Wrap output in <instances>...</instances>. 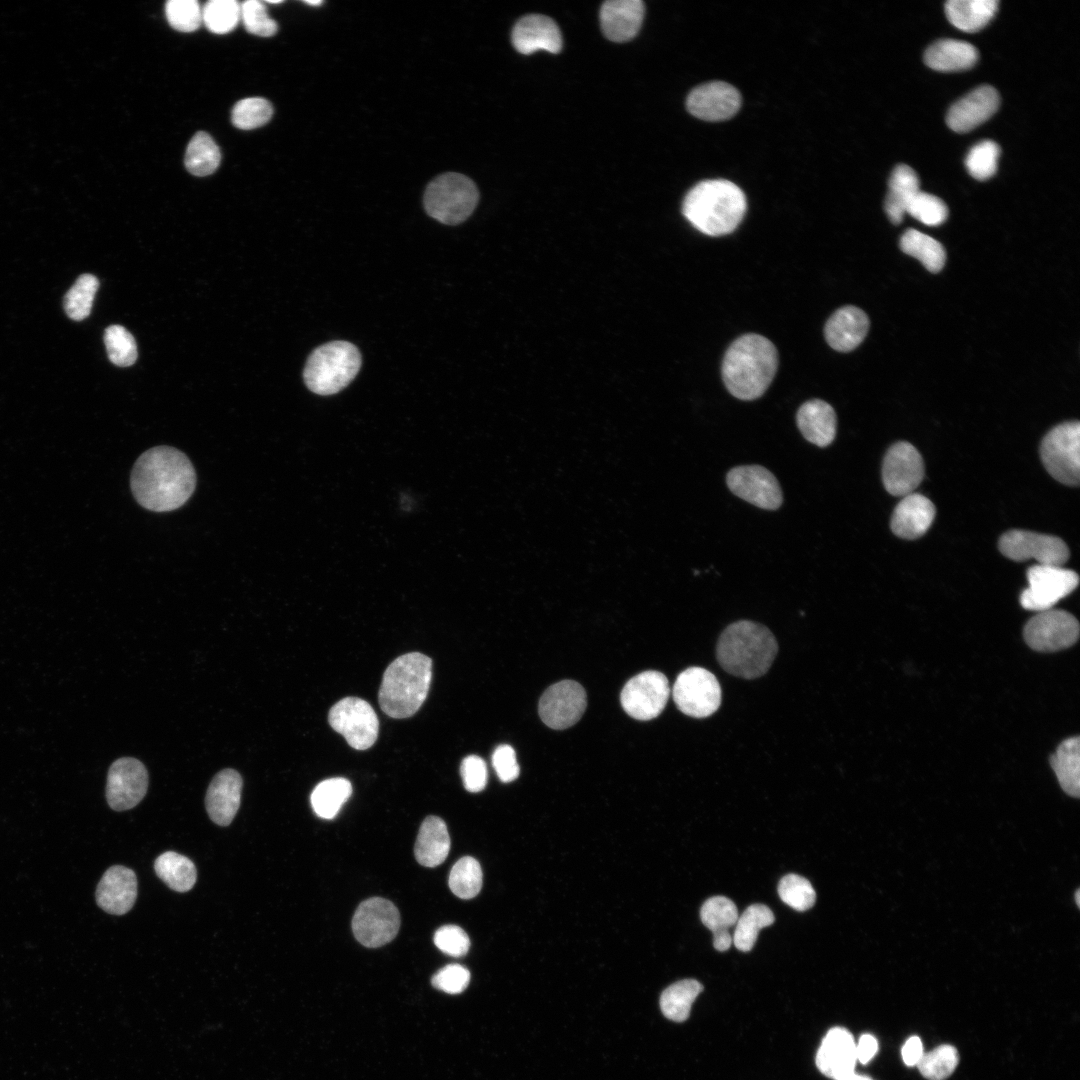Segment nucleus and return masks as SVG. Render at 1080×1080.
Here are the masks:
<instances>
[{
  "mask_svg": "<svg viewBox=\"0 0 1080 1080\" xmlns=\"http://www.w3.org/2000/svg\"><path fill=\"white\" fill-rule=\"evenodd\" d=\"M130 484L142 507L167 512L181 507L190 498L196 486V473L180 450L157 446L136 460Z\"/></svg>",
  "mask_w": 1080,
  "mask_h": 1080,
  "instance_id": "f257e3e1",
  "label": "nucleus"
},
{
  "mask_svg": "<svg viewBox=\"0 0 1080 1080\" xmlns=\"http://www.w3.org/2000/svg\"><path fill=\"white\" fill-rule=\"evenodd\" d=\"M778 352L766 337L749 333L734 340L725 352L721 374L725 387L740 400H755L777 372Z\"/></svg>",
  "mask_w": 1080,
  "mask_h": 1080,
  "instance_id": "f03ea898",
  "label": "nucleus"
},
{
  "mask_svg": "<svg viewBox=\"0 0 1080 1080\" xmlns=\"http://www.w3.org/2000/svg\"><path fill=\"white\" fill-rule=\"evenodd\" d=\"M746 209L743 191L725 179L696 184L682 203V213L692 226L714 237L732 233L743 220Z\"/></svg>",
  "mask_w": 1080,
  "mask_h": 1080,
  "instance_id": "7ed1b4c3",
  "label": "nucleus"
},
{
  "mask_svg": "<svg viewBox=\"0 0 1080 1080\" xmlns=\"http://www.w3.org/2000/svg\"><path fill=\"white\" fill-rule=\"evenodd\" d=\"M778 651L777 641L764 625L740 620L727 626L721 633L716 655L721 667L728 673L754 679L764 675L773 663Z\"/></svg>",
  "mask_w": 1080,
  "mask_h": 1080,
  "instance_id": "20e7f679",
  "label": "nucleus"
},
{
  "mask_svg": "<svg viewBox=\"0 0 1080 1080\" xmlns=\"http://www.w3.org/2000/svg\"><path fill=\"white\" fill-rule=\"evenodd\" d=\"M432 660L418 652L396 658L385 670L379 689L381 710L396 719L414 715L429 692Z\"/></svg>",
  "mask_w": 1080,
  "mask_h": 1080,
  "instance_id": "39448f33",
  "label": "nucleus"
},
{
  "mask_svg": "<svg viewBox=\"0 0 1080 1080\" xmlns=\"http://www.w3.org/2000/svg\"><path fill=\"white\" fill-rule=\"evenodd\" d=\"M361 355L346 341H333L316 348L309 356L303 377L306 386L319 395H332L345 388L357 375Z\"/></svg>",
  "mask_w": 1080,
  "mask_h": 1080,
  "instance_id": "423d86ee",
  "label": "nucleus"
},
{
  "mask_svg": "<svg viewBox=\"0 0 1080 1080\" xmlns=\"http://www.w3.org/2000/svg\"><path fill=\"white\" fill-rule=\"evenodd\" d=\"M479 200L476 185L465 175L446 173L435 178L426 188L424 206L437 221L456 225L465 221Z\"/></svg>",
  "mask_w": 1080,
  "mask_h": 1080,
  "instance_id": "0eeeda50",
  "label": "nucleus"
},
{
  "mask_svg": "<svg viewBox=\"0 0 1080 1080\" xmlns=\"http://www.w3.org/2000/svg\"><path fill=\"white\" fill-rule=\"evenodd\" d=\"M1080 424L1061 423L1042 439L1040 456L1047 472L1062 484L1078 485L1080 480Z\"/></svg>",
  "mask_w": 1080,
  "mask_h": 1080,
  "instance_id": "6e6552de",
  "label": "nucleus"
},
{
  "mask_svg": "<svg viewBox=\"0 0 1080 1080\" xmlns=\"http://www.w3.org/2000/svg\"><path fill=\"white\" fill-rule=\"evenodd\" d=\"M672 696L682 713L705 718L720 707L721 687L712 672L702 667H689L677 676Z\"/></svg>",
  "mask_w": 1080,
  "mask_h": 1080,
  "instance_id": "1a4fd4ad",
  "label": "nucleus"
},
{
  "mask_svg": "<svg viewBox=\"0 0 1080 1080\" xmlns=\"http://www.w3.org/2000/svg\"><path fill=\"white\" fill-rule=\"evenodd\" d=\"M1028 587L1020 595L1024 609L1045 611L1069 595L1078 585L1076 572L1062 566L1035 564L1027 570Z\"/></svg>",
  "mask_w": 1080,
  "mask_h": 1080,
  "instance_id": "9d476101",
  "label": "nucleus"
},
{
  "mask_svg": "<svg viewBox=\"0 0 1080 1080\" xmlns=\"http://www.w3.org/2000/svg\"><path fill=\"white\" fill-rule=\"evenodd\" d=\"M328 721L354 749H368L377 739V715L372 706L361 698L346 697L338 701L331 707Z\"/></svg>",
  "mask_w": 1080,
  "mask_h": 1080,
  "instance_id": "9b49d317",
  "label": "nucleus"
},
{
  "mask_svg": "<svg viewBox=\"0 0 1080 1080\" xmlns=\"http://www.w3.org/2000/svg\"><path fill=\"white\" fill-rule=\"evenodd\" d=\"M400 928V914L389 900L373 897L363 901L355 911L352 930L365 947L377 948L392 941Z\"/></svg>",
  "mask_w": 1080,
  "mask_h": 1080,
  "instance_id": "f8f14e48",
  "label": "nucleus"
},
{
  "mask_svg": "<svg viewBox=\"0 0 1080 1080\" xmlns=\"http://www.w3.org/2000/svg\"><path fill=\"white\" fill-rule=\"evenodd\" d=\"M1024 640L1038 652L1066 649L1078 640L1079 623L1069 612L1049 609L1038 612L1024 626Z\"/></svg>",
  "mask_w": 1080,
  "mask_h": 1080,
  "instance_id": "ddd939ff",
  "label": "nucleus"
},
{
  "mask_svg": "<svg viewBox=\"0 0 1080 1080\" xmlns=\"http://www.w3.org/2000/svg\"><path fill=\"white\" fill-rule=\"evenodd\" d=\"M670 695L667 677L648 670L632 677L624 685L620 701L624 711L637 720L656 718L665 708Z\"/></svg>",
  "mask_w": 1080,
  "mask_h": 1080,
  "instance_id": "4468645a",
  "label": "nucleus"
},
{
  "mask_svg": "<svg viewBox=\"0 0 1080 1080\" xmlns=\"http://www.w3.org/2000/svg\"><path fill=\"white\" fill-rule=\"evenodd\" d=\"M998 547L1011 560L1034 559L1039 565L1062 566L1069 558V549L1061 538L1026 530L1004 533Z\"/></svg>",
  "mask_w": 1080,
  "mask_h": 1080,
  "instance_id": "2eb2a0df",
  "label": "nucleus"
},
{
  "mask_svg": "<svg viewBox=\"0 0 1080 1080\" xmlns=\"http://www.w3.org/2000/svg\"><path fill=\"white\" fill-rule=\"evenodd\" d=\"M587 704L586 692L574 680H563L547 688L539 700L541 720L550 728L571 727L582 717Z\"/></svg>",
  "mask_w": 1080,
  "mask_h": 1080,
  "instance_id": "dca6fc26",
  "label": "nucleus"
},
{
  "mask_svg": "<svg viewBox=\"0 0 1080 1080\" xmlns=\"http://www.w3.org/2000/svg\"><path fill=\"white\" fill-rule=\"evenodd\" d=\"M726 483L733 494L759 508L776 510L782 504L780 484L763 466L734 467L727 473Z\"/></svg>",
  "mask_w": 1080,
  "mask_h": 1080,
  "instance_id": "f3484780",
  "label": "nucleus"
},
{
  "mask_svg": "<svg viewBox=\"0 0 1080 1080\" xmlns=\"http://www.w3.org/2000/svg\"><path fill=\"white\" fill-rule=\"evenodd\" d=\"M148 772L141 761L123 757L114 761L108 771L106 799L115 811L135 807L146 795Z\"/></svg>",
  "mask_w": 1080,
  "mask_h": 1080,
  "instance_id": "a211bd4d",
  "label": "nucleus"
},
{
  "mask_svg": "<svg viewBox=\"0 0 1080 1080\" xmlns=\"http://www.w3.org/2000/svg\"><path fill=\"white\" fill-rule=\"evenodd\" d=\"M924 462L918 450L908 442H897L886 452L882 465V480L888 493L906 496L921 483Z\"/></svg>",
  "mask_w": 1080,
  "mask_h": 1080,
  "instance_id": "6ab92c4d",
  "label": "nucleus"
},
{
  "mask_svg": "<svg viewBox=\"0 0 1080 1080\" xmlns=\"http://www.w3.org/2000/svg\"><path fill=\"white\" fill-rule=\"evenodd\" d=\"M686 106L695 117L705 121H723L733 117L741 106L739 91L726 82L713 81L695 87Z\"/></svg>",
  "mask_w": 1080,
  "mask_h": 1080,
  "instance_id": "aec40b11",
  "label": "nucleus"
},
{
  "mask_svg": "<svg viewBox=\"0 0 1080 1080\" xmlns=\"http://www.w3.org/2000/svg\"><path fill=\"white\" fill-rule=\"evenodd\" d=\"M815 1062L823 1075L834 1080L855 1072L856 1042L850 1031L844 1027L831 1028L822 1039Z\"/></svg>",
  "mask_w": 1080,
  "mask_h": 1080,
  "instance_id": "412c9836",
  "label": "nucleus"
},
{
  "mask_svg": "<svg viewBox=\"0 0 1080 1080\" xmlns=\"http://www.w3.org/2000/svg\"><path fill=\"white\" fill-rule=\"evenodd\" d=\"M999 103V94L994 87H977L950 107L946 123L955 132H968L988 120L997 111Z\"/></svg>",
  "mask_w": 1080,
  "mask_h": 1080,
  "instance_id": "4be33fe9",
  "label": "nucleus"
},
{
  "mask_svg": "<svg viewBox=\"0 0 1080 1080\" xmlns=\"http://www.w3.org/2000/svg\"><path fill=\"white\" fill-rule=\"evenodd\" d=\"M137 897V879L133 870L115 865L101 877L95 893L98 906L113 915L131 910Z\"/></svg>",
  "mask_w": 1080,
  "mask_h": 1080,
  "instance_id": "5701e85b",
  "label": "nucleus"
},
{
  "mask_svg": "<svg viewBox=\"0 0 1080 1080\" xmlns=\"http://www.w3.org/2000/svg\"><path fill=\"white\" fill-rule=\"evenodd\" d=\"M243 780L234 769H224L212 779L206 793L205 806L210 819L220 826H228L234 819L241 802Z\"/></svg>",
  "mask_w": 1080,
  "mask_h": 1080,
  "instance_id": "b1692460",
  "label": "nucleus"
},
{
  "mask_svg": "<svg viewBox=\"0 0 1080 1080\" xmlns=\"http://www.w3.org/2000/svg\"><path fill=\"white\" fill-rule=\"evenodd\" d=\"M512 43L522 54H531L538 50L558 53L562 48V37L557 24L551 18L531 14L515 24Z\"/></svg>",
  "mask_w": 1080,
  "mask_h": 1080,
  "instance_id": "393cba45",
  "label": "nucleus"
},
{
  "mask_svg": "<svg viewBox=\"0 0 1080 1080\" xmlns=\"http://www.w3.org/2000/svg\"><path fill=\"white\" fill-rule=\"evenodd\" d=\"M869 330V318L858 307L848 305L837 309L827 320L824 335L831 348L849 352L858 347Z\"/></svg>",
  "mask_w": 1080,
  "mask_h": 1080,
  "instance_id": "a878e982",
  "label": "nucleus"
},
{
  "mask_svg": "<svg viewBox=\"0 0 1080 1080\" xmlns=\"http://www.w3.org/2000/svg\"><path fill=\"white\" fill-rule=\"evenodd\" d=\"M645 13L641 0H609L602 4L600 21L605 36L614 42L631 40L639 31Z\"/></svg>",
  "mask_w": 1080,
  "mask_h": 1080,
  "instance_id": "bb28decb",
  "label": "nucleus"
},
{
  "mask_svg": "<svg viewBox=\"0 0 1080 1080\" xmlns=\"http://www.w3.org/2000/svg\"><path fill=\"white\" fill-rule=\"evenodd\" d=\"M935 513V506L930 499L918 493H910L895 507L891 517V530L903 539L919 538L931 526Z\"/></svg>",
  "mask_w": 1080,
  "mask_h": 1080,
  "instance_id": "cd10ccee",
  "label": "nucleus"
},
{
  "mask_svg": "<svg viewBox=\"0 0 1080 1080\" xmlns=\"http://www.w3.org/2000/svg\"><path fill=\"white\" fill-rule=\"evenodd\" d=\"M796 422L803 437L818 447L830 445L836 436V413L824 400L804 402L797 411Z\"/></svg>",
  "mask_w": 1080,
  "mask_h": 1080,
  "instance_id": "c85d7f7f",
  "label": "nucleus"
},
{
  "mask_svg": "<svg viewBox=\"0 0 1080 1080\" xmlns=\"http://www.w3.org/2000/svg\"><path fill=\"white\" fill-rule=\"evenodd\" d=\"M449 850L450 837L445 822L437 816L425 818L414 847L418 863L425 867H436L445 861Z\"/></svg>",
  "mask_w": 1080,
  "mask_h": 1080,
  "instance_id": "c756f323",
  "label": "nucleus"
},
{
  "mask_svg": "<svg viewBox=\"0 0 1080 1080\" xmlns=\"http://www.w3.org/2000/svg\"><path fill=\"white\" fill-rule=\"evenodd\" d=\"M977 49L970 43L956 39H942L927 48L925 64L942 72L966 70L975 65Z\"/></svg>",
  "mask_w": 1080,
  "mask_h": 1080,
  "instance_id": "7c9ffc66",
  "label": "nucleus"
},
{
  "mask_svg": "<svg viewBox=\"0 0 1080 1080\" xmlns=\"http://www.w3.org/2000/svg\"><path fill=\"white\" fill-rule=\"evenodd\" d=\"M919 191V179L915 171L908 165H897L889 178L884 204L892 223L899 224L903 220L909 202Z\"/></svg>",
  "mask_w": 1080,
  "mask_h": 1080,
  "instance_id": "2f4dec72",
  "label": "nucleus"
},
{
  "mask_svg": "<svg viewBox=\"0 0 1080 1080\" xmlns=\"http://www.w3.org/2000/svg\"><path fill=\"white\" fill-rule=\"evenodd\" d=\"M998 5L997 0H949L945 4V13L956 28L976 32L990 22Z\"/></svg>",
  "mask_w": 1080,
  "mask_h": 1080,
  "instance_id": "473e14b6",
  "label": "nucleus"
},
{
  "mask_svg": "<svg viewBox=\"0 0 1080 1080\" xmlns=\"http://www.w3.org/2000/svg\"><path fill=\"white\" fill-rule=\"evenodd\" d=\"M1050 764L1062 790L1069 796L1080 793V739L1070 737L1060 743L1050 757Z\"/></svg>",
  "mask_w": 1080,
  "mask_h": 1080,
  "instance_id": "72a5a7b5",
  "label": "nucleus"
},
{
  "mask_svg": "<svg viewBox=\"0 0 1080 1080\" xmlns=\"http://www.w3.org/2000/svg\"><path fill=\"white\" fill-rule=\"evenodd\" d=\"M157 876L172 890L187 892L195 884L197 870L194 863L184 855L167 851L154 863Z\"/></svg>",
  "mask_w": 1080,
  "mask_h": 1080,
  "instance_id": "f704fd0d",
  "label": "nucleus"
},
{
  "mask_svg": "<svg viewBox=\"0 0 1080 1080\" xmlns=\"http://www.w3.org/2000/svg\"><path fill=\"white\" fill-rule=\"evenodd\" d=\"M901 250L918 259L930 272H939L946 261L943 245L916 229H907L900 238Z\"/></svg>",
  "mask_w": 1080,
  "mask_h": 1080,
  "instance_id": "c9c22d12",
  "label": "nucleus"
},
{
  "mask_svg": "<svg viewBox=\"0 0 1080 1080\" xmlns=\"http://www.w3.org/2000/svg\"><path fill=\"white\" fill-rule=\"evenodd\" d=\"M703 986L695 979H684L667 987L660 997V1008L664 1016L675 1022L685 1021L691 1006L702 992Z\"/></svg>",
  "mask_w": 1080,
  "mask_h": 1080,
  "instance_id": "e433bc0d",
  "label": "nucleus"
},
{
  "mask_svg": "<svg viewBox=\"0 0 1080 1080\" xmlns=\"http://www.w3.org/2000/svg\"><path fill=\"white\" fill-rule=\"evenodd\" d=\"M352 794L349 780L341 777L320 782L312 791L311 805L320 818H334Z\"/></svg>",
  "mask_w": 1080,
  "mask_h": 1080,
  "instance_id": "4c0bfd02",
  "label": "nucleus"
},
{
  "mask_svg": "<svg viewBox=\"0 0 1080 1080\" xmlns=\"http://www.w3.org/2000/svg\"><path fill=\"white\" fill-rule=\"evenodd\" d=\"M774 921V914L766 905L756 903L748 906L735 924L733 944L740 951H750L759 931L772 925Z\"/></svg>",
  "mask_w": 1080,
  "mask_h": 1080,
  "instance_id": "58836bf2",
  "label": "nucleus"
},
{
  "mask_svg": "<svg viewBox=\"0 0 1080 1080\" xmlns=\"http://www.w3.org/2000/svg\"><path fill=\"white\" fill-rule=\"evenodd\" d=\"M219 147L205 132L196 133L189 142L185 154V166L195 176L212 174L219 166Z\"/></svg>",
  "mask_w": 1080,
  "mask_h": 1080,
  "instance_id": "ea45409f",
  "label": "nucleus"
},
{
  "mask_svg": "<svg viewBox=\"0 0 1080 1080\" xmlns=\"http://www.w3.org/2000/svg\"><path fill=\"white\" fill-rule=\"evenodd\" d=\"M448 884L453 894L461 899L475 897L482 887L479 862L470 856L459 859L450 871Z\"/></svg>",
  "mask_w": 1080,
  "mask_h": 1080,
  "instance_id": "a19ab883",
  "label": "nucleus"
},
{
  "mask_svg": "<svg viewBox=\"0 0 1080 1080\" xmlns=\"http://www.w3.org/2000/svg\"><path fill=\"white\" fill-rule=\"evenodd\" d=\"M98 287L99 281L94 275L78 277L64 297V309L69 318L80 321L90 314Z\"/></svg>",
  "mask_w": 1080,
  "mask_h": 1080,
  "instance_id": "79ce46f5",
  "label": "nucleus"
},
{
  "mask_svg": "<svg viewBox=\"0 0 1080 1080\" xmlns=\"http://www.w3.org/2000/svg\"><path fill=\"white\" fill-rule=\"evenodd\" d=\"M959 1054L951 1045H940L929 1052H924L917 1063V1068L928 1080H945L955 1070Z\"/></svg>",
  "mask_w": 1080,
  "mask_h": 1080,
  "instance_id": "37998d69",
  "label": "nucleus"
},
{
  "mask_svg": "<svg viewBox=\"0 0 1080 1080\" xmlns=\"http://www.w3.org/2000/svg\"><path fill=\"white\" fill-rule=\"evenodd\" d=\"M109 360L120 367L131 366L137 359V346L132 334L123 326L111 325L104 332Z\"/></svg>",
  "mask_w": 1080,
  "mask_h": 1080,
  "instance_id": "c03bdc74",
  "label": "nucleus"
},
{
  "mask_svg": "<svg viewBox=\"0 0 1080 1080\" xmlns=\"http://www.w3.org/2000/svg\"><path fill=\"white\" fill-rule=\"evenodd\" d=\"M241 17V6L235 0H211L202 10V20L213 33L224 34L233 30Z\"/></svg>",
  "mask_w": 1080,
  "mask_h": 1080,
  "instance_id": "a18cd8bd",
  "label": "nucleus"
},
{
  "mask_svg": "<svg viewBox=\"0 0 1080 1080\" xmlns=\"http://www.w3.org/2000/svg\"><path fill=\"white\" fill-rule=\"evenodd\" d=\"M738 917L736 905L724 896L707 899L700 910L702 923L713 933L728 931L736 924Z\"/></svg>",
  "mask_w": 1080,
  "mask_h": 1080,
  "instance_id": "49530a36",
  "label": "nucleus"
},
{
  "mask_svg": "<svg viewBox=\"0 0 1080 1080\" xmlns=\"http://www.w3.org/2000/svg\"><path fill=\"white\" fill-rule=\"evenodd\" d=\"M1000 148L992 140L975 144L967 154L965 165L969 174L980 181L991 178L998 166Z\"/></svg>",
  "mask_w": 1080,
  "mask_h": 1080,
  "instance_id": "de8ad7c7",
  "label": "nucleus"
},
{
  "mask_svg": "<svg viewBox=\"0 0 1080 1080\" xmlns=\"http://www.w3.org/2000/svg\"><path fill=\"white\" fill-rule=\"evenodd\" d=\"M781 900L797 911H806L816 900V893L811 883L797 874H787L778 884Z\"/></svg>",
  "mask_w": 1080,
  "mask_h": 1080,
  "instance_id": "09e8293b",
  "label": "nucleus"
},
{
  "mask_svg": "<svg viewBox=\"0 0 1080 1080\" xmlns=\"http://www.w3.org/2000/svg\"><path fill=\"white\" fill-rule=\"evenodd\" d=\"M273 114L269 101L251 97L237 102L232 110L233 124L243 130L258 128L266 124Z\"/></svg>",
  "mask_w": 1080,
  "mask_h": 1080,
  "instance_id": "8fccbe9b",
  "label": "nucleus"
},
{
  "mask_svg": "<svg viewBox=\"0 0 1080 1080\" xmlns=\"http://www.w3.org/2000/svg\"><path fill=\"white\" fill-rule=\"evenodd\" d=\"M906 213L925 225L937 226L947 219L948 208L937 196L919 191L909 202Z\"/></svg>",
  "mask_w": 1080,
  "mask_h": 1080,
  "instance_id": "3c124183",
  "label": "nucleus"
},
{
  "mask_svg": "<svg viewBox=\"0 0 1080 1080\" xmlns=\"http://www.w3.org/2000/svg\"><path fill=\"white\" fill-rule=\"evenodd\" d=\"M165 12L169 24L181 32L195 31L202 21V10L195 0H171Z\"/></svg>",
  "mask_w": 1080,
  "mask_h": 1080,
  "instance_id": "603ef678",
  "label": "nucleus"
},
{
  "mask_svg": "<svg viewBox=\"0 0 1080 1080\" xmlns=\"http://www.w3.org/2000/svg\"><path fill=\"white\" fill-rule=\"evenodd\" d=\"M241 18L246 30L261 37H270L277 32V23L271 19L265 5L258 0H248L241 5Z\"/></svg>",
  "mask_w": 1080,
  "mask_h": 1080,
  "instance_id": "864d4df0",
  "label": "nucleus"
},
{
  "mask_svg": "<svg viewBox=\"0 0 1080 1080\" xmlns=\"http://www.w3.org/2000/svg\"><path fill=\"white\" fill-rule=\"evenodd\" d=\"M434 943L439 950L452 957L464 956L470 947L467 933L456 925L440 927L434 934Z\"/></svg>",
  "mask_w": 1080,
  "mask_h": 1080,
  "instance_id": "5fc2aeb1",
  "label": "nucleus"
},
{
  "mask_svg": "<svg viewBox=\"0 0 1080 1080\" xmlns=\"http://www.w3.org/2000/svg\"><path fill=\"white\" fill-rule=\"evenodd\" d=\"M470 981V972L459 964H449L440 969L432 978V985L449 994L461 993Z\"/></svg>",
  "mask_w": 1080,
  "mask_h": 1080,
  "instance_id": "6e6d98bb",
  "label": "nucleus"
},
{
  "mask_svg": "<svg viewBox=\"0 0 1080 1080\" xmlns=\"http://www.w3.org/2000/svg\"><path fill=\"white\" fill-rule=\"evenodd\" d=\"M460 773L464 787L469 792H480L487 784V766L477 755H469L462 760Z\"/></svg>",
  "mask_w": 1080,
  "mask_h": 1080,
  "instance_id": "4d7b16f0",
  "label": "nucleus"
},
{
  "mask_svg": "<svg viewBox=\"0 0 1080 1080\" xmlns=\"http://www.w3.org/2000/svg\"><path fill=\"white\" fill-rule=\"evenodd\" d=\"M492 765L499 779L508 783L515 780L520 772L514 749L506 744L499 745L492 755Z\"/></svg>",
  "mask_w": 1080,
  "mask_h": 1080,
  "instance_id": "13d9d810",
  "label": "nucleus"
},
{
  "mask_svg": "<svg viewBox=\"0 0 1080 1080\" xmlns=\"http://www.w3.org/2000/svg\"><path fill=\"white\" fill-rule=\"evenodd\" d=\"M878 1051L877 1039L871 1034H863L856 1043V1057L861 1064H867Z\"/></svg>",
  "mask_w": 1080,
  "mask_h": 1080,
  "instance_id": "bf43d9fd",
  "label": "nucleus"
},
{
  "mask_svg": "<svg viewBox=\"0 0 1080 1080\" xmlns=\"http://www.w3.org/2000/svg\"><path fill=\"white\" fill-rule=\"evenodd\" d=\"M923 1045L921 1039L917 1036H912L906 1040L902 1047V1059L904 1063L911 1067L916 1066L923 1055Z\"/></svg>",
  "mask_w": 1080,
  "mask_h": 1080,
  "instance_id": "052dcab7",
  "label": "nucleus"
},
{
  "mask_svg": "<svg viewBox=\"0 0 1080 1080\" xmlns=\"http://www.w3.org/2000/svg\"><path fill=\"white\" fill-rule=\"evenodd\" d=\"M733 943V937L729 931H720L713 933V946L716 950L724 952L728 950Z\"/></svg>",
  "mask_w": 1080,
  "mask_h": 1080,
  "instance_id": "680f3d73",
  "label": "nucleus"
},
{
  "mask_svg": "<svg viewBox=\"0 0 1080 1080\" xmlns=\"http://www.w3.org/2000/svg\"><path fill=\"white\" fill-rule=\"evenodd\" d=\"M839 1080H873V1079L870 1078L869 1076L861 1075V1074H857L856 1072H853V1073H851V1074H849V1075H847V1076H845V1077H843V1078H841Z\"/></svg>",
  "mask_w": 1080,
  "mask_h": 1080,
  "instance_id": "e2e57ef3",
  "label": "nucleus"
},
{
  "mask_svg": "<svg viewBox=\"0 0 1080 1080\" xmlns=\"http://www.w3.org/2000/svg\"><path fill=\"white\" fill-rule=\"evenodd\" d=\"M305 2H306L307 4H309V5H313V6H317V5H321V4H322V1H320V0H317V1H305Z\"/></svg>",
  "mask_w": 1080,
  "mask_h": 1080,
  "instance_id": "0e129e2a",
  "label": "nucleus"
},
{
  "mask_svg": "<svg viewBox=\"0 0 1080 1080\" xmlns=\"http://www.w3.org/2000/svg\"><path fill=\"white\" fill-rule=\"evenodd\" d=\"M1075 899H1076L1077 906H1079V890L1076 891Z\"/></svg>",
  "mask_w": 1080,
  "mask_h": 1080,
  "instance_id": "69168bd1",
  "label": "nucleus"
},
{
  "mask_svg": "<svg viewBox=\"0 0 1080 1080\" xmlns=\"http://www.w3.org/2000/svg\"><path fill=\"white\" fill-rule=\"evenodd\" d=\"M267 2L270 3V4H280L282 1L281 0H279V1L268 0Z\"/></svg>",
  "mask_w": 1080,
  "mask_h": 1080,
  "instance_id": "338daca9",
  "label": "nucleus"
}]
</instances>
